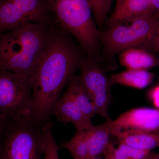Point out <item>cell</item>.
Listing matches in <instances>:
<instances>
[{
    "instance_id": "obj_1",
    "label": "cell",
    "mask_w": 159,
    "mask_h": 159,
    "mask_svg": "<svg viewBox=\"0 0 159 159\" xmlns=\"http://www.w3.org/2000/svg\"><path fill=\"white\" fill-rule=\"evenodd\" d=\"M67 33L51 30L45 53L31 80L29 120L43 125L53 113L61 94L83 61Z\"/></svg>"
},
{
    "instance_id": "obj_2",
    "label": "cell",
    "mask_w": 159,
    "mask_h": 159,
    "mask_svg": "<svg viewBox=\"0 0 159 159\" xmlns=\"http://www.w3.org/2000/svg\"><path fill=\"white\" fill-rule=\"evenodd\" d=\"M48 25L31 24L0 34V69L22 76L31 83L51 35Z\"/></svg>"
},
{
    "instance_id": "obj_3",
    "label": "cell",
    "mask_w": 159,
    "mask_h": 159,
    "mask_svg": "<svg viewBox=\"0 0 159 159\" xmlns=\"http://www.w3.org/2000/svg\"><path fill=\"white\" fill-rule=\"evenodd\" d=\"M53 19L78 42L89 58L102 62L99 31L88 0H46Z\"/></svg>"
},
{
    "instance_id": "obj_4",
    "label": "cell",
    "mask_w": 159,
    "mask_h": 159,
    "mask_svg": "<svg viewBox=\"0 0 159 159\" xmlns=\"http://www.w3.org/2000/svg\"><path fill=\"white\" fill-rule=\"evenodd\" d=\"M126 23L117 24L100 32L101 52L109 61L116 54L127 49L149 47L159 28V20L153 16Z\"/></svg>"
},
{
    "instance_id": "obj_5",
    "label": "cell",
    "mask_w": 159,
    "mask_h": 159,
    "mask_svg": "<svg viewBox=\"0 0 159 159\" xmlns=\"http://www.w3.org/2000/svg\"><path fill=\"white\" fill-rule=\"evenodd\" d=\"M43 125L27 119L8 118L0 139V159H42Z\"/></svg>"
},
{
    "instance_id": "obj_6",
    "label": "cell",
    "mask_w": 159,
    "mask_h": 159,
    "mask_svg": "<svg viewBox=\"0 0 159 159\" xmlns=\"http://www.w3.org/2000/svg\"><path fill=\"white\" fill-rule=\"evenodd\" d=\"M52 19L46 0H0V34Z\"/></svg>"
},
{
    "instance_id": "obj_7",
    "label": "cell",
    "mask_w": 159,
    "mask_h": 159,
    "mask_svg": "<svg viewBox=\"0 0 159 159\" xmlns=\"http://www.w3.org/2000/svg\"><path fill=\"white\" fill-rule=\"evenodd\" d=\"M31 102V81L0 69V113L8 118L28 120Z\"/></svg>"
},
{
    "instance_id": "obj_8",
    "label": "cell",
    "mask_w": 159,
    "mask_h": 159,
    "mask_svg": "<svg viewBox=\"0 0 159 159\" xmlns=\"http://www.w3.org/2000/svg\"><path fill=\"white\" fill-rule=\"evenodd\" d=\"M79 70L80 79L92 98L96 114L108 119L111 90L115 84L111 77L106 74L102 66L89 57L83 60Z\"/></svg>"
},
{
    "instance_id": "obj_9",
    "label": "cell",
    "mask_w": 159,
    "mask_h": 159,
    "mask_svg": "<svg viewBox=\"0 0 159 159\" xmlns=\"http://www.w3.org/2000/svg\"><path fill=\"white\" fill-rule=\"evenodd\" d=\"M137 132L159 133V109H132L112 120L111 135Z\"/></svg>"
},
{
    "instance_id": "obj_10",
    "label": "cell",
    "mask_w": 159,
    "mask_h": 159,
    "mask_svg": "<svg viewBox=\"0 0 159 159\" xmlns=\"http://www.w3.org/2000/svg\"><path fill=\"white\" fill-rule=\"evenodd\" d=\"M151 0H121L108 20V26L128 22L146 16H153Z\"/></svg>"
},
{
    "instance_id": "obj_11",
    "label": "cell",
    "mask_w": 159,
    "mask_h": 159,
    "mask_svg": "<svg viewBox=\"0 0 159 159\" xmlns=\"http://www.w3.org/2000/svg\"><path fill=\"white\" fill-rule=\"evenodd\" d=\"M53 114L58 121L64 124L70 123L74 125L77 131L87 130L94 126L91 119L86 116L66 93L57 101Z\"/></svg>"
},
{
    "instance_id": "obj_12",
    "label": "cell",
    "mask_w": 159,
    "mask_h": 159,
    "mask_svg": "<svg viewBox=\"0 0 159 159\" xmlns=\"http://www.w3.org/2000/svg\"><path fill=\"white\" fill-rule=\"evenodd\" d=\"M120 64L129 70H144L159 67V57L145 49L132 48L119 54Z\"/></svg>"
},
{
    "instance_id": "obj_13",
    "label": "cell",
    "mask_w": 159,
    "mask_h": 159,
    "mask_svg": "<svg viewBox=\"0 0 159 159\" xmlns=\"http://www.w3.org/2000/svg\"><path fill=\"white\" fill-rule=\"evenodd\" d=\"M65 93L71 97L86 116L90 119L94 116L96 113L93 100L80 79L79 76L74 75L71 77Z\"/></svg>"
},
{
    "instance_id": "obj_14",
    "label": "cell",
    "mask_w": 159,
    "mask_h": 159,
    "mask_svg": "<svg viewBox=\"0 0 159 159\" xmlns=\"http://www.w3.org/2000/svg\"><path fill=\"white\" fill-rule=\"evenodd\" d=\"M112 120L110 117L105 122L94 125L90 129L89 137L88 159L92 157L101 156L104 154L110 143L111 127Z\"/></svg>"
},
{
    "instance_id": "obj_15",
    "label": "cell",
    "mask_w": 159,
    "mask_h": 159,
    "mask_svg": "<svg viewBox=\"0 0 159 159\" xmlns=\"http://www.w3.org/2000/svg\"><path fill=\"white\" fill-rule=\"evenodd\" d=\"M156 74L148 70H129L112 74L110 77L114 84L142 89L153 81Z\"/></svg>"
},
{
    "instance_id": "obj_16",
    "label": "cell",
    "mask_w": 159,
    "mask_h": 159,
    "mask_svg": "<svg viewBox=\"0 0 159 159\" xmlns=\"http://www.w3.org/2000/svg\"><path fill=\"white\" fill-rule=\"evenodd\" d=\"M119 143L142 149L151 151L159 148V133L137 132L123 134L117 137Z\"/></svg>"
},
{
    "instance_id": "obj_17",
    "label": "cell",
    "mask_w": 159,
    "mask_h": 159,
    "mask_svg": "<svg viewBox=\"0 0 159 159\" xmlns=\"http://www.w3.org/2000/svg\"><path fill=\"white\" fill-rule=\"evenodd\" d=\"M91 129L77 131L70 140L63 142L60 148L68 150L74 159H88L89 137Z\"/></svg>"
},
{
    "instance_id": "obj_18",
    "label": "cell",
    "mask_w": 159,
    "mask_h": 159,
    "mask_svg": "<svg viewBox=\"0 0 159 159\" xmlns=\"http://www.w3.org/2000/svg\"><path fill=\"white\" fill-rule=\"evenodd\" d=\"M53 125L54 124L50 119L43 125L42 130L44 147L42 159H60L58 155L60 147L55 142L53 135Z\"/></svg>"
},
{
    "instance_id": "obj_19",
    "label": "cell",
    "mask_w": 159,
    "mask_h": 159,
    "mask_svg": "<svg viewBox=\"0 0 159 159\" xmlns=\"http://www.w3.org/2000/svg\"><path fill=\"white\" fill-rule=\"evenodd\" d=\"M93 15L98 28H101L105 23L113 0H88Z\"/></svg>"
},
{
    "instance_id": "obj_20",
    "label": "cell",
    "mask_w": 159,
    "mask_h": 159,
    "mask_svg": "<svg viewBox=\"0 0 159 159\" xmlns=\"http://www.w3.org/2000/svg\"><path fill=\"white\" fill-rule=\"evenodd\" d=\"M118 148L125 152L129 159H147L151 152V151L139 149L122 143H119Z\"/></svg>"
},
{
    "instance_id": "obj_21",
    "label": "cell",
    "mask_w": 159,
    "mask_h": 159,
    "mask_svg": "<svg viewBox=\"0 0 159 159\" xmlns=\"http://www.w3.org/2000/svg\"><path fill=\"white\" fill-rule=\"evenodd\" d=\"M148 97L153 105L159 109V84L148 91Z\"/></svg>"
},
{
    "instance_id": "obj_22",
    "label": "cell",
    "mask_w": 159,
    "mask_h": 159,
    "mask_svg": "<svg viewBox=\"0 0 159 159\" xmlns=\"http://www.w3.org/2000/svg\"><path fill=\"white\" fill-rule=\"evenodd\" d=\"M114 148L113 144L111 142L103 154L104 159H115L114 157L113 152Z\"/></svg>"
},
{
    "instance_id": "obj_23",
    "label": "cell",
    "mask_w": 159,
    "mask_h": 159,
    "mask_svg": "<svg viewBox=\"0 0 159 159\" xmlns=\"http://www.w3.org/2000/svg\"><path fill=\"white\" fill-rule=\"evenodd\" d=\"M149 47L155 52H159V28Z\"/></svg>"
},
{
    "instance_id": "obj_24",
    "label": "cell",
    "mask_w": 159,
    "mask_h": 159,
    "mask_svg": "<svg viewBox=\"0 0 159 159\" xmlns=\"http://www.w3.org/2000/svg\"><path fill=\"white\" fill-rule=\"evenodd\" d=\"M113 152L115 159H129L125 152L119 148H116L114 147Z\"/></svg>"
},
{
    "instance_id": "obj_25",
    "label": "cell",
    "mask_w": 159,
    "mask_h": 159,
    "mask_svg": "<svg viewBox=\"0 0 159 159\" xmlns=\"http://www.w3.org/2000/svg\"><path fill=\"white\" fill-rule=\"evenodd\" d=\"M8 119V117L0 113V139L6 127Z\"/></svg>"
},
{
    "instance_id": "obj_26",
    "label": "cell",
    "mask_w": 159,
    "mask_h": 159,
    "mask_svg": "<svg viewBox=\"0 0 159 159\" xmlns=\"http://www.w3.org/2000/svg\"><path fill=\"white\" fill-rule=\"evenodd\" d=\"M151 3L154 12L153 16L159 20V0H151Z\"/></svg>"
},
{
    "instance_id": "obj_27",
    "label": "cell",
    "mask_w": 159,
    "mask_h": 159,
    "mask_svg": "<svg viewBox=\"0 0 159 159\" xmlns=\"http://www.w3.org/2000/svg\"><path fill=\"white\" fill-rule=\"evenodd\" d=\"M147 159H159V152L152 153L151 152Z\"/></svg>"
},
{
    "instance_id": "obj_28",
    "label": "cell",
    "mask_w": 159,
    "mask_h": 159,
    "mask_svg": "<svg viewBox=\"0 0 159 159\" xmlns=\"http://www.w3.org/2000/svg\"><path fill=\"white\" fill-rule=\"evenodd\" d=\"M121 1V0H116V4L119 3Z\"/></svg>"
},
{
    "instance_id": "obj_29",
    "label": "cell",
    "mask_w": 159,
    "mask_h": 159,
    "mask_svg": "<svg viewBox=\"0 0 159 159\" xmlns=\"http://www.w3.org/2000/svg\"><path fill=\"white\" fill-rule=\"evenodd\" d=\"M100 159H104V158H101Z\"/></svg>"
}]
</instances>
